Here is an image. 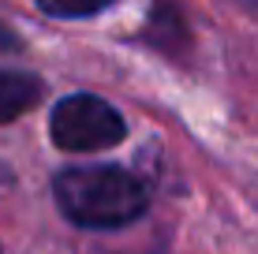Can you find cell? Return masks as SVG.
Instances as JSON below:
<instances>
[{"label":"cell","instance_id":"4","mask_svg":"<svg viewBox=\"0 0 258 254\" xmlns=\"http://www.w3.org/2000/svg\"><path fill=\"white\" fill-rule=\"evenodd\" d=\"M109 4L112 0H38L41 12L56 15V19H86V15H97Z\"/></svg>","mask_w":258,"mask_h":254},{"label":"cell","instance_id":"2","mask_svg":"<svg viewBox=\"0 0 258 254\" xmlns=\"http://www.w3.org/2000/svg\"><path fill=\"white\" fill-rule=\"evenodd\" d=\"M49 131H52V142L68 153L109 150L127 135L123 116L94 94H68L64 101H56V109L49 116Z\"/></svg>","mask_w":258,"mask_h":254},{"label":"cell","instance_id":"3","mask_svg":"<svg viewBox=\"0 0 258 254\" xmlns=\"http://www.w3.org/2000/svg\"><path fill=\"white\" fill-rule=\"evenodd\" d=\"M38 101H41V78L38 75L0 67V124L30 112Z\"/></svg>","mask_w":258,"mask_h":254},{"label":"cell","instance_id":"6","mask_svg":"<svg viewBox=\"0 0 258 254\" xmlns=\"http://www.w3.org/2000/svg\"><path fill=\"white\" fill-rule=\"evenodd\" d=\"M239 4H254V0H239Z\"/></svg>","mask_w":258,"mask_h":254},{"label":"cell","instance_id":"1","mask_svg":"<svg viewBox=\"0 0 258 254\" xmlns=\"http://www.w3.org/2000/svg\"><path fill=\"white\" fill-rule=\"evenodd\" d=\"M56 206L79 228H123L139 221L150 206L146 183L127 168L90 164V168H68L56 183Z\"/></svg>","mask_w":258,"mask_h":254},{"label":"cell","instance_id":"5","mask_svg":"<svg viewBox=\"0 0 258 254\" xmlns=\"http://www.w3.org/2000/svg\"><path fill=\"white\" fill-rule=\"evenodd\" d=\"M8 187H12V172H8V168H4V164H0V195H4V191H8Z\"/></svg>","mask_w":258,"mask_h":254}]
</instances>
